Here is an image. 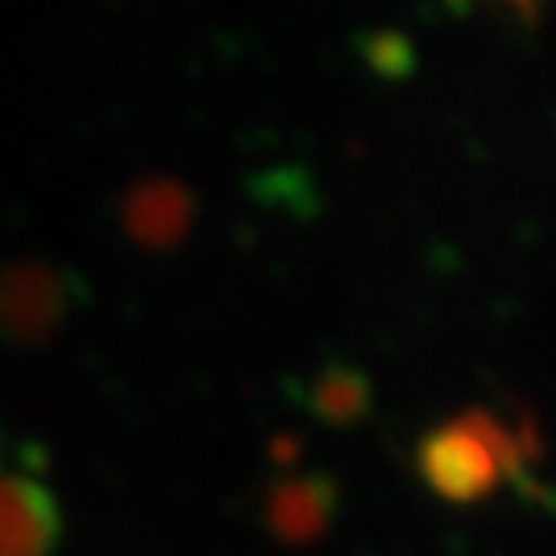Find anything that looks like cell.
<instances>
[{
    "mask_svg": "<svg viewBox=\"0 0 556 556\" xmlns=\"http://www.w3.org/2000/svg\"><path fill=\"white\" fill-rule=\"evenodd\" d=\"M417 462L433 495L470 507L491 495L503 478H516L523 486V466L540 462V438L532 425L507 429L495 413L470 408L420 441Z\"/></svg>",
    "mask_w": 556,
    "mask_h": 556,
    "instance_id": "6da1fadb",
    "label": "cell"
},
{
    "mask_svg": "<svg viewBox=\"0 0 556 556\" xmlns=\"http://www.w3.org/2000/svg\"><path fill=\"white\" fill-rule=\"evenodd\" d=\"M71 309V280L54 264L17 260L0 268V338L38 346L54 334Z\"/></svg>",
    "mask_w": 556,
    "mask_h": 556,
    "instance_id": "7a4b0ae2",
    "label": "cell"
},
{
    "mask_svg": "<svg viewBox=\"0 0 556 556\" xmlns=\"http://www.w3.org/2000/svg\"><path fill=\"white\" fill-rule=\"evenodd\" d=\"M62 540V511L38 478L0 475V556H50Z\"/></svg>",
    "mask_w": 556,
    "mask_h": 556,
    "instance_id": "3957f363",
    "label": "cell"
},
{
    "mask_svg": "<svg viewBox=\"0 0 556 556\" xmlns=\"http://www.w3.org/2000/svg\"><path fill=\"white\" fill-rule=\"evenodd\" d=\"M338 507V482L326 475L285 478L268 491L264 523L280 544H314L330 532Z\"/></svg>",
    "mask_w": 556,
    "mask_h": 556,
    "instance_id": "277c9868",
    "label": "cell"
},
{
    "mask_svg": "<svg viewBox=\"0 0 556 556\" xmlns=\"http://www.w3.org/2000/svg\"><path fill=\"white\" fill-rule=\"evenodd\" d=\"M194 223V194L174 178H149L124 194V231L140 248H174Z\"/></svg>",
    "mask_w": 556,
    "mask_h": 556,
    "instance_id": "5b68a950",
    "label": "cell"
},
{
    "mask_svg": "<svg viewBox=\"0 0 556 556\" xmlns=\"http://www.w3.org/2000/svg\"><path fill=\"white\" fill-rule=\"evenodd\" d=\"M309 413L326 425H358V420L371 413V379L363 376L358 367H346V363H330L321 367L318 379L309 383Z\"/></svg>",
    "mask_w": 556,
    "mask_h": 556,
    "instance_id": "8992f818",
    "label": "cell"
},
{
    "mask_svg": "<svg viewBox=\"0 0 556 556\" xmlns=\"http://www.w3.org/2000/svg\"><path fill=\"white\" fill-rule=\"evenodd\" d=\"M363 59L367 66L376 71L379 79H408L413 71H417V50H413V41L396 34V29H379V34H367L363 38Z\"/></svg>",
    "mask_w": 556,
    "mask_h": 556,
    "instance_id": "52a82bcc",
    "label": "cell"
},
{
    "mask_svg": "<svg viewBox=\"0 0 556 556\" xmlns=\"http://www.w3.org/2000/svg\"><path fill=\"white\" fill-rule=\"evenodd\" d=\"M0 462H4V433H0Z\"/></svg>",
    "mask_w": 556,
    "mask_h": 556,
    "instance_id": "ba28073f",
    "label": "cell"
}]
</instances>
